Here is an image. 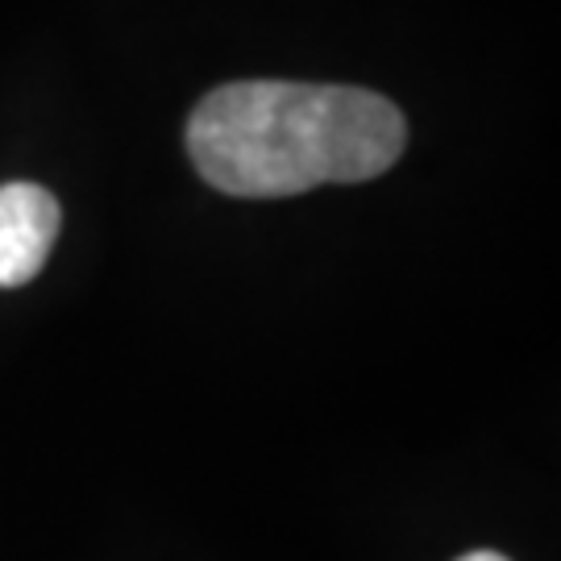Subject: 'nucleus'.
Returning a JSON list of instances; mask_svg holds the SVG:
<instances>
[{
    "label": "nucleus",
    "instance_id": "obj_1",
    "mask_svg": "<svg viewBox=\"0 0 561 561\" xmlns=\"http://www.w3.org/2000/svg\"><path fill=\"white\" fill-rule=\"evenodd\" d=\"M403 141L396 104L337 83H225L187 121L196 171L217 192L250 201L375 180L403 154Z\"/></svg>",
    "mask_w": 561,
    "mask_h": 561
},
{
    "label": "nucleus",
    "instance_id": "obj_3",
    "mask_svg": "<svg viewBox=\"0 0 561 561\" xmlns=\"http://www.w3.org/2000/svg\"><path fill=\"white\" fill-rule=\"evenodd\" d=\"M458 561H507L503 553H491V549H474V553H466V558Z\"/></svg>",
    "mask_w": 561,
    "mask_h": 561
},
{
    "label": "nucleus",
    "instance_id": "obj_2",
    "mask_svg": "<svg viewBox=\"0 0 561 561\" xmlns=\"http://www.w3.org/2000/svg\"><path fill=\"white\" fill-rule=\"evenodd\" d=\"M59 238V201L38 183L0 187V287H21L38 275Z\"/></svg>",
    "mask_w": 561,
    "mask_h": 561
}]
</instances>
